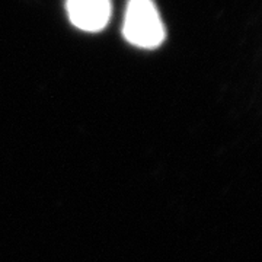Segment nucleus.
<instances>
[{
  "label": "nucleus",
  "instance_id": "obj_1",
  "mask_svg": "<svg viewBox=\"0 0 262 262\" xmlns=\"http://www.w3.org/2000/svg\"><path fill=\"white\" fill-rule=\"evenodd\" d=\"M165 25L153 0H128L122 34L125 39L139 48L159 47L165 41Z\"/></svg>",
  "mask_w": 262,
  "mask_h": 262
},
{
  "label": "nucleus",
  "instance_id": "obj_2",
  "mask_svg": "<svg viewBox=\"0 0 262 262\" xmlns=\"http://www.w3.org/2000/svg\"><path fill=\"white\" fill-rule=\"evenodd\" d=\"M66 10L76 28L98 32L111 19V0H66Z\"/></svg>",
  "mask_w": 262,
  "mask_h": 262
}]
</instances>
